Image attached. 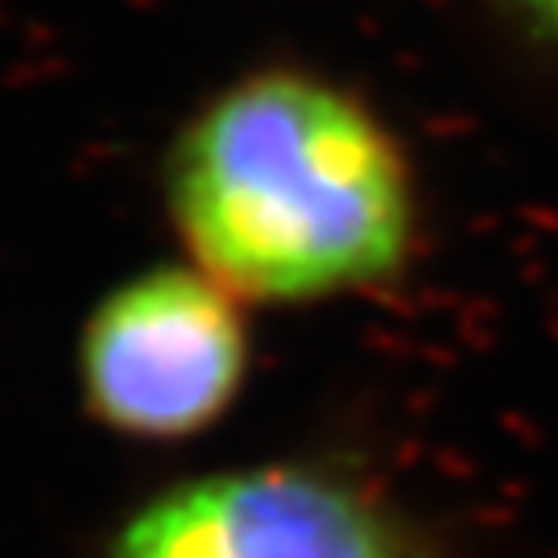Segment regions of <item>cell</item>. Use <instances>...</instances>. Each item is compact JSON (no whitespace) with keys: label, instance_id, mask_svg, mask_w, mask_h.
Masks as SVG:
<instances>
[{"label":"cell","instance_id":"obj_1","mask_svg":"<svg viewBox=\"0 0 558 558\" xmlns=\"http://www.w3.org/2000/svg\"><path fill=\"white\" fill-rule=\"evenodd\" d=\"M170 211L228 294L299 302L393 274L410 191L389 137L352 100L302 75H257L186 124Z\"/></svg>","mask_w":558,"mask_h":558},{"label":"cell","instance_id":"obj_3","mask_svg":"<svg viewBox=\"0 0 558 558\" xmlns=\"http://www.w3.org/2000/svg\"><path fill=\"white\" fill-rule=\"evenodd\" d=\"M112 558H405L364 497L290 468L191 480L124 525Z\"/></svg>","mask_w":558,"mask_h":558},{"label":"cell","instance_id":"obj_4","mask_svg":"<svg viewBox=\"0 0 558 558\" xmlns=\"http://www.w3.org/2000/svg\"><path fill=\"white\" fill-rule=\"evenodd\" d=\"M530 4L538 9L542 21H546V25H550V29L558 34V0H530Z\"/></svg>","mask_w":558,"mask_h":558},{"label":"cell","instance_id":"obj_2","mask_svg":"<svg viewBox=\"0 0 558 558\" xmlns=\"http://www.w3.org/2000/svg\"><path fill=\"white\" fill-rule=\"evenodd\" d=\"M248 364L236 302L216 278L149 269L117 286L83 327L87 410L133 439H186L220 418Z\"/></svg>","mask_w":558,"mask_h":558}]
</instances>
